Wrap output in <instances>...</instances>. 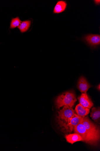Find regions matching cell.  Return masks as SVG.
I'll return each mask as SVG.
<instances>
[{
  "label": "cell",
  "instance_id": "6da1fadb",
  "mask_svg": "<svg viewBox=\"0 0 100 151\" xmlns=\"http://www.w3.org/2000/svg\"><path fill=\"white\" fill-rule=\"evenodd\" d=\"M73 130L75 133L81 136L84 142L91 145L96 146L97 145L100 137L87 130L81 122L75 127Z\"/></svg>",
  "mask_w": 100,
  "mask_h": 151
},
{
  "label": "cell",
  "instance_id": "7a4b0ae2",
  "mask_svg": "<svg viewBox=\"0 0 100 151\" xmlns=\"http://www.w3.org/2000/svg\"><path fill=\"white\" fill-rule=\"evenodd\" d=\"M77 101L74 91H70L64 92L58 96L55 100V105L56 108L59 109L65 106L72 108Z\"/></svg>",
  "mask_w": 100,
  "mask_h": 151
},
{
  "label": "cell",
  "instance_id": "3957f363",
  "mask_svg": "<svg viewBox=\"0 0 100 151\" xmlns=\"http://www.w3.org/2000/svg\"><path fill=\"white\" fill-rule=\"evenodd\" d=\"M75 111L72 108L65 106L58 111L56 118V121L59 127L70 118L76 114Z\"/></svg>",
  "mask_w": 100,
  "mask_h": 151
},
{
  "label": "cell",
  "instance_id": "277c9868",
  "mask_svg": "<svg viewBox=\"0 0 100 151\" xmlns=\"http://www.w3.org/2000/svg\"><path fill=\"white\" fill-rule=\"evenodd\" d=\"M82 117L77 115H74L60 127L61 132L64 133L72 132L75 127L80 123Z\"/></svg>",
  "mask_w": 100,
  "mask_h": 151
},
{
  "label": "cell",
  "instance_id": "5b68a950",
  "mask_svg": "<svg viewBox=\"0 0 100 151\" xmlns=\"http://www.w3.org/2000/svg\"><path fill=\"white\" fill-rule=\"evenodd\" d=\"M82 124L87 130L92 133L100 137V129L96 125L91 121L88 116L82 117Z\"/></svg>",
  "mask_w": 100,
  "mask_h": 151
},
{
  "label": "cell",
  "instance_id": "8992f818",
  "mask_svg": "<svg viewBox=\"0 0 100 151\" xmlns=\"http://www.w3.org/2000/svg\"><path fill=\"white\" fill-rule=\"evenodd\" d=\"M78 99L79 104L83 107L90 109L94 105V104L89 97L87 93H83Z\"/></svg>",
  "mask_w": 100,
  "mask_h": 151
},
{
  "label": "cell",
  "instance_id": "52a82bcc",
  "mask_svg": "<svg viewBox=\"0 0 100 151\" xmlns=\"http://www.w3.org/2000/svg\"><path fill=\"white\" fill-rule=\"evenodd\" d=\"M91 87L84 77L83 76L80 77L78 82L77 87L81 92L87 93L89 89Z\"/></svg>",
  "mask_w": 100,
  "mask_h": 151
},
{
  "label": "cell",
  "instance_id": "ba28073f",
  "mask_svg": "<svg viewBox=\"0 0 100 151\" xmlns=\"http://www.w3.org/2000/svg\"><path fill=\"white\" fill-rule=\"evenodd\" d=\"M84 39L91 46L99 45L100 44V36L98 35H89L86 36Z\"/></svg>",
  "mask_w": 100,
  "mask_h": 151
},
{
  "label": "cell",
  "instance_id": "9c48e42d",
  "mask_svg": "<svg viewBox=\"0 0 100 151\" xmlns=\"http://www.w3.org/2000/svg\"><path fill=\"white\" fill-rule=\"evenodd\" d=\"M65 137L67 141L72 144L79 141L83 142V140L81 136L76 133L66 135Z\"/></svg>",
  "mask_w": 100,
  "mask_h": 151
},
{
  "label": "cell",
  "instance_id": "30bf717a",
  "mask_svg": "<svg viewBox=\"0 0 100 151\" xmlns=\"http://www.w3.org/2000/svg\"><path fill=\"white\" fill-rule=\"evenodd\" d=\"M75 112L79 116L83 117L87 116L90 112V109L85 108L79 104L76 106Z\"/></svg>",
  "mask_w": 100,
  "mask_h": 151
},
{
  "label": "cell",
  "instance_id": "8fae6325",
  "mask_svg": "<svg viewBox=\"0 0 100 151\" xmlns=\"http://www.w3.org/2000/svg\"><path fill=\"white\" fill-rule=\"evenodd\" d=\"M67 4L65 1H59L55 6L53 11L54 13H60L64 11L67 7Z\"/></svg>",
  "mask_w": 100,
  "mask_h": 151
},
{
  "label": "cell",
  "instance_id": "7c38bea8",
  "mask_svg": "<svg viewBox=\"0 0 100 151\" xmlns=\"http://www.w3.org/2000/svg\"><path fill=\"white\" fill-rule=\"evenodd\" d=\"M91 117L95 122L98 123L100 118V111L99 107L97 108L94 107L92 109Z\"/></svg>",
  "mask_w": 100,
  "mask_h": 151
},
{
  "label": "cell",
  "instance_id": "4fadbf2b",
  "mask_svg": "<svg viewBox=\"0 0 100 151\" xmlns=\"http://www.w3.org/2000/svg\"><path fill=\"white\" fill-rule=\"evenodd\" d=\"M31 21L27 20L21 22L20 25L18 27L21 32L23 33L26 32L30 26Z\"/></svg>",
  "mask_w": 100,
  "mask_h": 151
},
{
  "label": "cell",
  "instance_id": "5bb4252c",
  "mask_svg": "<svg viewBox=\"0 0 100 151\" xmlns=\"http://www.w3.org/2000/svg\"><path fill=\"white\" fill-rule=\"evenodd\" d=\"M21 22V21L18 17L12 19L10 24V28L13 29L18 27Z\"/></svg>",
  "mask_w": 100,
  "mask_h": 151
},
{
  "label": "cell",
  "instance_id": "9a60e30c",
  "mask_svg": "<svg viewBox=\"0 0 100 151\" xmlns=\"http://www.w3.org/2000/svg\"><path fill=\"white\" fill-rule=\"evenodd\" d=\"M94 2L96 4L99 5L100 4V1H95Z\"/></svg>",
  "mask_w": 100,
  "mask_h": 151
},
{
  "label": "cell",
  "instance_id": "2e32d148",
  "mask_svg": "<svg viewBox=\"0 0 100 151\" xmlns=\"http://www.w3.org/2000/svg\"><path fill=\"white\" fill-rule=\"evenodd\" d=\"M98 86H99V87H98V86H97V88L99 91L100 90V84Z\"/></svg>",
  "mask_w": 100,
  "mask_h": 151
}]
</instances>
